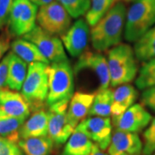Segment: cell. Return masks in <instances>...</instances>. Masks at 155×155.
Wrapping results in <instances>:
<instances>
[{"label":"cell","mask_w":155,"mask_h":155,"mask_svg":"<svg viewBox=\"0 0 155 155\" xmlns=\"http://www.w3.org/2000/svg\"><path fill=\"white\" fill-rule=\"evenodd\" d=\"M127 9L123 2H117L101 19L92 27L91 39L93 47L104 51L120 44L124 30Z\"/></svg>","instance_id":"obj_1"},{"label":"cell","mask_w":155,"mask_h":155,"mask_svg":"<svg viewBox=\"0 0 155 155\" xmlns=\"http://www.w3.org/2000/svg\"><path fill=\"white\" fill-rule=\"evenodd\" d=\"M107 61L110 85L117 87L131 82L138 72L134 49L127 44H119L108 51Z\"/></svg>","instance_id":"obj_2"},{"label":"cell","mask_w":155,"mask_h":155,"mask_svg":"<svg viewBox=\"0 0 155 155\" xmlns=\"http://www.w3.org/2000/svg\"><path fill=\"white\" fill-rule=\"evenodd\" d=\"M48 94L46 104L70 101L74 94L73 71L68 61L53 63L47 68Z\"/></svg>","instance_id":"obj_3"},{"label":"cell","mask_w":155,"mask_h":155,"mask_svg":"<svg viewBox=\"0 0 155 155\" xmlns=\"http://www.w3.org/2000/svg\"><path fill=\"white\" fill-rule=\"evenodd\" d=\"M155 25V0H135L127 12L124 38L135 42Z\"/></svg>","instance_id":"obj_4"},{"label":"cell","mask_w":155,"mask_h":155,"mask_svg":"<svg viewBox=\"0 0 155 155\" xmlns=\"http://www.w3.org/2000/svg\"><path fill=\"white\" fill-rule=\"evenodd\" d=\"M48 64L32 63L29 64L26 78L21 94L29 104L31 111L44 108L48 94Z\"/></svg>","instance_id":"obj_5"},{"label":"cell","mask_w":155,"mask_h":155,"mask_svg":"<svg viewBox=\"0 0 155 155\" xmlns=\"http://www.w3.org/2000/svg\"><path fill=\"white\" fill-rule=\"evenodd\" d=\"M71 18L66 9L58 1L40 7L37 15L39 26L55 36L63 35L68 30Z\"/></svg>","instance_id":"obj_6"},{"label":"cell","mask_w":155,"mask_h":155,"mask_svg":"<svg viewBox=\"0 0 155 155\" xmlns=\"http://www.w3.org/2000/svg\"><path fill=\"white\" fill-rule=\"evenodd\" d=\"M70 101H63L49 106L48 137L53 144L61 146L67 142L75 128L71 124L67 116Z\"/></svg>","instance_id":"obj_7"},{"label":"cell","mask_w":155,"mask_h":155,"mask_svg":"<svg viewBox=\"0 0 155 155\" xmlns=\"http://www.w3.org/2000/svg\"><path fill=\"white\" fill-rule=\"evenodd\" d=\"M22 37L35 45L50 63L68 61L62 40L57 36L48 33L39 25H35L30 32Z\"/></svg>","instance_id":"obj_8"},{"label":"cell","mask_w":155,"mask_h":155,"mask_svg":"<svg viewBox=\"0 0 155 155\" xmlns=\"http://www.w3.org/2000/svg\"><path fill=\"white\" fill-rule=\"evenodd\" d=\"M38 12V6L30 0H15L7 23L10 32L17 37L30 32L36 25Z\"/></svg>","instance_id":"obj_9"},{"label":"cell","mask_w":155,"mask_h":155,"mask_svg":"<svg viewBox=\"0 0 155 155\" xmlns=\"http://www.w3.org/2000/svg\"><path fill=\"white\" fill-rule=\"evenodd\" d=\"M75 129L84 133L101 150H106L112 137V123L109 117L91 116L77 126Z\"/></svg>","instance_id":"obj_10"},{"label":"cell","mask_w":155,"mask_h":155,"mask_svg":"<svg viewBox=\"0 0 155 155\" xmlns=\"http://www.w3.org/2000/svg\"><path fill=\"white\" fill-rule=\"evenodd\" d=\"M152 119L142 104H134L121 115L112 118V123L116 130L137 134L148 127Z\"/></svg>","instance_id":"obj_11"},{"label":"cell","mask_w":155,"mask_h":155,"mask_svg":"<svg viewBox=\"0 0 155 155\" xmlns=\"http://www.w3.org/2000/svg\"><path fill=\"white\" fill-rule=\"evenodd\" d=\"M89 25L82 18L77 19L61 36L63 46L72 57H78L85 52L88 42Z\"/></svg>","instance_id":"obj_12"},{"label":"cell","mask_w":155,"mask_h":155,"mask_svg":"<svg viewBox=\"0 0 155 155\" xmlns=\"http://www.w3.org/2000/svg\"><path fill=\"white\" fill-rule=\"evenodd\" d=\"M83 69H90L98 77L100 83L99 89L108 88L110 86V73L106 58L101 54L84 52L80 55L74 67L75 73Z\"/></svg>","instance_id":"obj_13"},{"label":"cell","mask_w":155,"mask_h":155,"mask_svg":"<svg viewBox=\"0 0 155 155\" xmlns=\"http://www.w3.org/2000/svg\"><path fill=\"white\" fill-rule=\"evenodd\" d=\"M108 148L109 155H141L143 143L137 133L116 129Z\"/></svg>","instance_id":"obj_14"},{"label":"cell","mask_w":155,"mask_h":155,"mask_svg":"<svg viewBox=\"0 0 155 155\" xmlns=\"http://www.w3.org/2000/svg\"><path fill=\"white\" fill-rule=\"evenodd\" d=\"M0 111L12 117L28 119L31 110L22 94L3 88L0 89Z\"/></svg>","instance_id":"obj_15"},{"label":"cell","mask_w":155,"mask_h":155,"mask_svg":"<svg viewBox=\"0 0 155 155\" xmlns=\"http://www.w3.org/2000/svg\"><path fill=\"white\" fill-rule=\"evenodd\" d=\"M96 94L76 92L70 100L67 116L69 122L73 127L86 119L94 102Z\"/></svg>","instance_id":"obj_16"},{"label":"cell","mask_w":155,"mask_h":155,"mask_svg":"<svg viewBox=\"0 0 155 155\" xmlns=\"http://www.w3.org/2000/svg\"><path fill=\"white\" fill-rule=\"evenodd\" d=\"M48 110L42 108L35 111L19 129V139L48 136Z\"/></svg>","instance_id":"obj_17"},{"label":"cell","mask_w":155,"mask_h":155,"mask_svg":"<svg viewBox=\"0 0 155 155\" xmlns=\"http://www.w3.org/2000/svg\"><path fill=\"white\" fill-rule=\"evenodd\" d=\"M138 98V91L131 84L121 85L113 91V102L111 106L112 118L117 117L124 113L135 104Z\"/></svg>","instance_id":"obj_18"},{"label":"cell","mask_w":155,"mask_h":155,"mask_svg":"<svg viewBox=\"0 0 155 155\" xmlns=\"http://www.w3.org/2000/svg\"><path fill=\"white\" fill-rule=\"evenodd\" d=\"M8 75L7 79V86L9 89L19 91L26 78L28 73L27 63L17 56L12 52H9Z\"/></svg>","instance_id":"obj_19"},{"label":"cell","mask_w":155,"mask_h":155,"mask_svg":"<svg viewBox=\"0 0 155 155\" xmlns=\"http://www.w3.org/2000/svg\"><path fill=\"white\" fill-rule=\"evenodd\" d=\"M12 53L27 63H43L49 65L50 62L40 53L38 47L25 39H17L11 43Z\"/></svg>","instance_id":"obj_20"},{"label":"cell","mask_w":155,"mask_h":155,"mask_svg":"<svg viewBox=\"0 0 155 155\" xmlns=\"http://www.w3.org/2000/svg\"><path fill=\"white\" fill-rule=\"evenodd\" d=\"M17 143L25 155H50L54 146L48 136L22 139Z\"/></svg>","instance_id":"obj_21"},{"label":"cell","mask_w":155,"mask_h":155,"mask_svg":"<svg viewBox=\"0 0 155 155\" xmlns=\"http://www.w3.org/2000/svg\"><path fill=\"white\" fill-rule=\"evenodd\" d=\"M94 144L84 133L75 129L67 141L62 155H90Z\"/></svg>","instance_id":"obj_22"},{"label":"cell","mask_w":155,"mask_h":155,"mask_svg":"<svg viewBox=\"0 0 155 155\" xmlns=\"http://www.w3.org/2000/svg\"><path fill=\"white\" fill-rule=\"evenodd\" d=\"M134 51L139 61L147 62L155 58V25L135 42Z\"/></svg>","instance_id":"obj_23"},{"label":"cell","mask_w":155,"mask_h":155,"mask_svg":"<svg viewBox=\"0 0 155 155\" xmlns=\"http://www.w3.org/2000/svg\"><path fill=\"white\" fill-rule=\"evenodd\" d=\"M113 91L109 88L99 89L96 94L89 116L108 117L111 114Z\"/></svg>","instance_id":"obj_24"},{"label":"cell","mask_w":155,"mask_h":155,"mask_svg":"<svg viewBox=\"0 0 155 155\" xmlns=\"http://www.w3.org/2000/svg\"><path fill=\"white\" fill-rule=\"evenodd\" d=\"M25 118H15L6 115L0 111V137L17 143L19 139V131Z\"/></svg>","instance_id":"obj_25"},{"label":"cell","mask_w":155,"mask_h":155,"mask_svg":"<svg viewBox=\"0 0 155 155\" xmlns=\"http://www.w3.org/2000/svg\"><path fill=\"white\" fill-rule=\"evenodd\" d=\"M118 0H91L86 21L89 26L94 27L108 12Z\"/></svg>","instance_id":"obj_26"},{"label":"cell","mask_w":155,"mask_h":155,"mask_svg":"<svg viewBox=\"0 0 155 155\" xmlns=\"http://www.w3.org/2000/svg\"><path fill=\"white\" fill-rule=\"evenodd\" d=\"M135 83L140 90L155 86V58L144 62L139 69Z\"/></svg>","instance_id":"obj_27"},{"label":"cell","mask_w":155,"mask_h":155,"mask_svg":"<svg viewBox=\"0 0 155 155\" xmlns=\"http://www.w3.org/2000/svg\"><path fill=\"white\" fill-rule=\"evenodd\" d=\"M66 9L72 18L77 19L86 15L91 0H57Z\"/></svg>","instance_id":"obj_28"},{"label":"cell","mask_w":155,"mask_h":155,"mask_svg":"<svg viewBox=\"0 0 155 155\" xmlns=\"http://www.w3.org/2000/svg\"><path fill=\"white\" fill-rule=\"evenodd\" d=\"M143 152L144 155H152L155 152V118L152 119L148 128L144 131Z\"/></svg>","instance_id":"obj_29"},{"label":"cell","mask_w":155,"mask_h":155,"mask_svg":"<svg viewBox=\"0 0 155 155\" xmlns=\"http://www.w3.org/2000/svg\"><path fill=\"white\" fill-rule=\"evenodd\" d=\"M0 155H23V154L17 143L0 137Z\"/></svg>","instance_id":"obj_30"},{"label":"cell","mask_w":155,"mask_h":155,"mask_svg":"<svg viewBox=\"0 0 155 155\" xmlns=\"http://www.w3.org/2000/svg\"><path fill=\"white\" fill-rule=\"evenodd\" d=\"M141 102L143 106H147L155 112V86L143 90L141 95Z\"/></svg>","instance_id":"obj_31"},{"label":"cell","mask_w":155,"mask_h":155,"mask_svg":"<svg viewBox=\"0 0 155 155\" xmlns=\"http://www.w3.org/2000/svg\"><path fill=\"white\" fill-rule=\"evenodd\" d=\"M15 0H0V28L8 23L9 12Z\"/></svg>","instance_id":"obj_32"},{"label":"cell","mask_w":155,"mask_h":155,"mask_svg":"<svg viewBox=\"0 0 155 155\" xmlns=\"http://www.w3.org/2000/svg\"><path fill=\"white\" fill-rule=\"evenodd\" d=\"M9 58H10V53H9L0 62V89L7 86Z\"/></svg>","instance_id":"obj_33"},{"label":"cell","mask_w":155,"mask_h":155,"mask_svg":"<svg viewBox=\"0 0 155 155\" xmlns=\"http://www.w3.org/2000/svg\"><path fill=\"white\" fill-rule=\"evenodd\" d=\"M11 47L10 40L8 36L3 35L0 36V60L3 57L4 55Z\"/></svg>","instance_id":"obj_34"},{"label":"cell","mask_w":155,"mask_h":155,"mask_svg":"<svg viewBox=\"0 0 155 155\" xmlns=\"http://www.w3.org/2000/svg\"><path fill=\"white\" fill-rule=\"evenodd\" d=\"M90 155H108V154H106V152H104V150H101L99 147L97 146L96 144H94Z\"/></svg>","instance_id":"obj_35"},{"label":"cell","mask_w":155,"mask_h":155,"mask_svg":"<svg viewBox=\"0 0 155 155\" xmlns=\"http://www.w3.org/2000/svg\"><path fill=\"white\" fill-rule=\"evenodd\" d=\"M30 1L37 6L42 7V6L47 5L48 4L53 2L55 0H30Z\"/></svg>","instance_id":"obj_36"},{"label":"cell","mask_w":155,"mask_h":155,"mask_svg":"<svg viewBox=\"0 0 155 155\" xmlns=\"http://www.w3.org/2000/svg\"><path fill=\"white\" fill-rule=\"evenodd\" d=\"M118 1H119V0H118ZM119 1H121V2H122V1H124V2H131V1H135V0H119Z\"/></svg>","instance_id":"obj_37"},{"label":"cell","mask_w":155,"mask_h":155,"mask_svg":"<svg viewBox=\"0 0 155 155\" xmlns=\"http://www.w3.org/2000/svg\"><path fill=\"white\" fill-rule=\"evenodd\" d=\"M152 155H155V152L154 153V154H152Z\"/></svg>","instance_id":"obj_38"}]
</instances>
